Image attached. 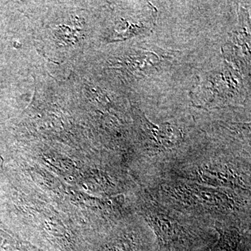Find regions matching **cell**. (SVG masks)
Returning a JSON list of instances; mask_svg holds the SVG:
<instances>
[{"instance_id":"cell-1","label":"cell","mask_w":251,"mask_h":251,"mask_svg":"<svg viewBox=\"0 0 251 251\" xmlns=\"http://www.w3.org/2000/svg\"><path fill=\"white\" fill-rule=\"evenodd\" d=\"M141 120L144 122V130L145 136L147 137V140L150 139L154 142L153 144V148H173L176 146V144L181 139V134L179 130L173 128L171 125L163 124L161 126L158 127L147 121L144 117H141Z\"/></svg>"},{"instance_id":"cell-2","label":"cell","mask_w":251,"mask_h":251,"mask_svg":"<svg viewBox=\"0 0 251 251\" xmlns=\"http://www.w3.org/2000/svg\"><path fill=\"white\" fill-rule=\"evenodd\" d=\"M241 251H249V249H244V250H243V249H242V250H240Z\"/></svg>"}]
</instances>
